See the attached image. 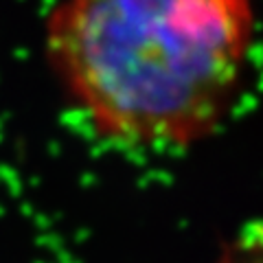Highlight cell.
<instances>
[{
  "label": "cell",
  "mask_w": 263,
  "mask_h": 263,
  "mask_svg": "<svg viewBox=\"0 0 263 263\" xmlns=\"http://www.w3.org/2000/svg\"><path fill=\"white\" fill-rule=\"evenodd\" d=\"M217 263H261V228H243L224 248Z\"/></svg>",
  "instance_id": "obj_2"
},
{
  "label": "cell",
  "mask_w": 263,
  "mask_h": 263,
  "mask_svg": "<svg viewBox=\"0 0 263 263\" xmlns=\"http://www.w3.org/2000/svg\"><path fill=\"white\" fill-rule=\"evenodd\" d=\"M254 0H57L44 57L90 134L178 154L224 127L248 72Z\"/></svg>",
  "instance_id": "obj_1"
}]
</instances>
